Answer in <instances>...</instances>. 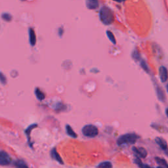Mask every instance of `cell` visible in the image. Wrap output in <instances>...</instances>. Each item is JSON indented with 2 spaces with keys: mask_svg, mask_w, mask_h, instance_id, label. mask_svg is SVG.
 Here are the masks:
<instances>
[{
  "mask_svg": "<svg viewBox=\"0 0 168 168\" xmlns=\"http://www.w3.org/2000/svg\"><path fill=\"white\" fill-rule=\"evenodd\" d=\"M11 162V159L8 154L5 151H0V165H8Z\"/></svg>",
  "mask_w": 168,
  "mask_h": 168,
  "instance_id": "277c9868",
  "label": "cell"
},
{
  "mask_svg": "<svg viewBox=\"0 0 168 168\" xmlns=\"http://www.w3.org/2000/svg\"><path fill=\"white\" fill-rule=\"evenodd\" d=\"M51 157L53 158V159H54L57 161V162H58L60 164H64V162L63 160H62V158L61 157V156L59 155V154L57 152V151L56 150V148H52L51 150Z\"/></svg>",
  "mask_w": 168,
  "mask_h": 168,
  "instance_id": "ba28073f",
  "label": "cell"
},
{
  "mask_svg": "<svg viewBox=\"0 0 168 168\" xmlns=\"http://www.w3.org/2000/svg\"><path fill=\"white\" fill-rule=\"evenodd\" d=\"M0 81L3 83V84H5L6 83V78L4 76V75L1 72H0Z\"/></svg>",
  "mask_w": 168,
  "mask_h": 168,
  "instance_id": "603a6c76",
  "label": "cell"
},
{
  "mask_svg": "<svg viewBox=\"0 0 168 168\" xmlns=\"http://www.w3.org/2000/svg\"><path fill=\"white\" fill-rule=\"evenodd\" d=\"M155 141L158 145L160 146V148L164 150H167V143L166 141L164 140V139L162 137H156Z\"/></svg>",
  "mask_w": 168,
  "mask_h": 168,
  "instance_id": "9c48e42d",
  "label": "cell"
},
{
  "mask_svg": "<svg viewBox=\"0 0 168 168\" xmlns=\"http://www.w3.org/2000/svg\"><path fill=\"white\" fill-rule=\"evenodd\" d=\"M135 160V163L139 165V167L140 168H153V167H150V165H148L147 164H143V163L141 162V160L139 159V158L137 156V158Z\"/></svg>",
  "mask_w": 168,
  "mask_h": 168,
  "instance_id": "e0dca14e",
  "label": "cell"
},
{
  "mask_svg": "<svg viewBox=\"0 0 168 168\" xmlns=\"http://www.w3.org/2000/svg\"><path fill=\"white\" fill-rule=\"evenodd\" d=\"M139 138L140 137L135 133H126L121 135L117 139V144L118 146L123 145H133L138 141Z\"/></svg>",
  "mask_w": 168,
  "mask_h": 168,
  "instance_id": "7a4b0ae2",
  "label": "cell"
},
{
  "mask_svg": "<svg viewBox=\"0 0 168 168\" xmlns=\"http://www.w3.org/2000/svg\"><path fill=\"white\" fill-rule=\"evenodd\" d=\"M114 1H116L117 2H122L123 1H125V0H114Z\"/></svg>",
  "mask_w": 168,
  "mask_h": 168,
  "instance_id": "cb8c5ba5",
  "label": "cell"
},
{
  "mask_svg": "<svg viewBox=\"0 0 168 168\" xmlns=\"http://www.w3.org/2000/svg\"><path fill=\"white\" fill-rule=\"evenodd\" d=\"M155 160L158 164L162 165V166H164L165 168H168L167 163L166 161H165V160L163 159V158H161L160 157H156Z\"/></svg>",
  "mask_w": 168,
  "mask_h": 168,
  "instance_id": "2e32d148",
  "label": "cell"
},
{
  "mask_svg": "<svg viewBox=\"0 0 168 168\" xmlns=\"http://www.w3.org/2000/svg\"><path fill=\"white\" fill-rule=\"evenodd\" d=\"M1 17H2V18L3 19V20L7 21V22H10V21L12 20V18H13L11 15H10V14H9V13L2 14Z\"/></svg>",
  "mask_w": 168,
  "mask_h": 168,
  "instance_id": "ffe728a7",
  "label": "cell"
},
{
  "mask_svg": "<svg viewBox=\"0 0 168 168\" xmlns=\"http://www.w3.org/2000/svg\"><path fill=\"white\" fill-rule=\"evenodd\" d=\"M97 168H112V164L109 161H106L100 163L97 166Z\"/></svg>",
  "mask_w": 168,
  "mask_h": 168,
  "instance_id": "9a60e30c",
  "label": "cell"
},
{
  "mask_svg": "<svg viewBox=\"0 0 168 168\" xmlns=\"http://www.w3.org/2000/svg\"><path fill=\"white\" fill-rule=\"evenodd\" d=\"M132 57H133V58L135 59V61H139V60L141 59V55L137 49H136L135 51L133 52V53H132Z\"/></svg>",
  "mask_w": 168,
  "mask_h": 168,
  "instance_id": "44dd1931",
  "label": "cell"
},
{
  "mask_svg": "<svg viewBox=\"0 0 168 168\" xmlns=\"http://www.w3.org/2000/svg\"><path fill=\"white\" fill-rule=\"evenodd\" d=\"M133 151L136 155H137V156L140 157L141 158H145L147 156V151L145 149V148L143 147H139V148H137L135 146H133Z\"/></svg>",
  "mask_w": 168,
  "mask_h": 168,
  "instance_id": "8992f818",
  "label": "cell"
},
{
  "mask_svg": "<svg viewBox=\"0 0 168 168\" xmlns=\"http://www.w3.org/2000/svg\"><path fill=\"white\" fill-rule=\"evenodd\" d=\"M99 17L101 22L105 25H110L114 22V16L112 10L104 6L100 9Z\"/></svg>",
  "mask_w": 168,
  "mask_h": 168,
  "instance_id": "6da1fadb",
  "label": "cell"
},
{
  "mask_svg": "<svg viewBox=\"0 0 168 168\" xmlns=\"http://www.w3.org/2000/svg\"><path fill=\"white\" fill-rule=\"evenodd\" d=\"M15 167L16 168H29L27 164L22 160H18L15 162Z\"/></svg>",
  "mask_w": 168,
  "mask_h": 168,
  "instance_id": "5bb4252c",
  "label": "cell"
},
{
  "mask_svg": "<svg viewBox=\"0 0 168 168\" xmlns=\"http://www.w3.org/2000/svg\"><path fill=\"white\" fill-rule=\"evenodd\" d=\"M35 95L36 96L37 99L39 100H43L45 99V94L38 87L35 89Z\"/></svg>",
  "mask_w": 168,
  "mask_h": 168,
  "instance_id": "7c38bea8",
  "label": "cell"
},
{
  "mask_svg": "<svg viewBox=\"0 0 168 168\" xmlns=\"http://www.w3.org/2000/svg\"><path fill=\"white\" fill-rule=\"evenodd\" d=\"M66 133L68 134L70 137H71L76 138L77 137H78L77 134L76 133V132L73 130L72 128H71V126H70L69 125H66Z\"/></svg>",
  "mask_w": 168,
  "mask_h": 168,
  "instance_id": "4fadbf2b",
  "label": "cell"
},
{
  "mask_svg": "<svg viewBox=\"0 0 168 168\" xmlns=\"http://www.w3.org/2000/svg\"><path fill=\"white\" fill-rule=\"evenodd\" d=\"M154 86L156 89V92L158 99L160 100L161 102H164L166 100V98H165V95L164 93V90L160 87V86L157 84L156 82H154Z\"/></svg>",
  "mask_w": 168,
  "mask_h": 168,
  "instance_id": "5b68a950",
  "label": "cell"
},
{
  "mask_svg": "<svg viewBox=\"0 0 168 168\" xmlns=\"http://www.w3.org/2000/svg\"><path fill=\"white\" fill-rule=\"evenodd\" d=\"M82 133L84 136L87 137L93 138L95 137L99 134V129L92 124H87L82 128Z\"/></svg>",
  "mask_w": 168,
  "mask_h": 168,
  "instance_id": "3957f363",
  "label": "cell"
},
{
  "mask_svg": "<svg viewBox=\"0 0 168 168\" xmlns=\"http://www.w3.org/2000/svg\"><path fill=\"white\" fill-rule=\"evenodd\" d=\"M29 39L30 45L32 46H34L36 44V33L33 28L29 29Z\"/></svg>",
  "mask_w": 168,
  "mask_h": 168,
  "instance_id": "8fae6325",
  "label": "cell"
},
{
  "mask_svg": "<svg viewBox=\"0 0 168 168\" xmlns=\"http://www.w3.org/2000/svg\"><path fill=\"white\" fill-rule=\"evenodd\" d=\"M141 66L142 67V68L145 70L146 72H149V68H148V66L146 64V62L144 61V60H141Z\"/></svg>",
  "mask_w": 168,
  "mask_h": 168,
  "instance_id": "7402d4cb",
  "label": "cell"
},
{
  "mask_svg": "<svg viewBox=\"0 0 168 168\" xmlns=\"http://www.w3.org/2000/svg\"><path fill=\"white\" fill-rule=\"evenodd\" d=\"M86 6L89 9H96L99 8V3L98 0H87Z\"/></svg>",
  "mask_w": 168,
  "mask_h": 168,
  "instance_id": "30bf717a",
  "label": "cell"
},
{
  "mask_svg": "<svg viewBox=\"0 0 168 168\" xmlns=\"http://www.w3.org/2000/svg\"><path fill=\"white\" fill-rule=\"evenodd\" d=\"M37 126H38L37 124H32V125H31V126H30L29 127H28V128H27V129L26 130V135H27V136H28V141H30L29 135H30V134L31 133V131H32L33 128H36Z\"/></svg>",
  "mask_w": 168,
  "mask_h": 168,
  "instance_id": "d6986e66",
  "label": "cell"
},
{
  "mask_svg": "<svg viewBox=\"0 0 168 168\" xmlns=\"http://www.w3.org/2000/svg\"><path fill=\"white\" fill-rule=\"evenodd\" d=\"M156 168H164V167H161V166H158V167H156Z\"/></svg>",
  "mask_w": 168,
  "mask_h": 168,
  "instance_id": "d4e9b609",
  "label": "cell"
},
{
  "mask_svg": "<svg viewBox=\"0 0 168 168\" xmlns=\"http://www.w3.org/2000/svg\"><path fill=\"white\" fill-rule=\"evenodd\" d=\"M159 75L161 81L163 83L166 82L167 80V70L165 66H161L159 69Z\"/></svg>",
  "mask_w": 168,
  "mask_h": 168,
  "instance_id": "52a82bcc",
  "label": "cell"
},
{
  "mask_svg": "<svg viewBox=\"0 0 168 168\" xmlns=\"http://www.w3.org/2000/svg\"><path fill=\"white\" fill-rule=\"evenodd\" d=\"M107 36L109 38V39L111 41V42L113 43L114 44H116V40L115 39V37L113 34V33H112L111 31H109L108 30L107 32Z\"/></svg>",
  "mask_w": 168,
  "mask_h": 168,
  "instance_id": "ac0fdd59",
  "label": "cell"
}]
</instances>
